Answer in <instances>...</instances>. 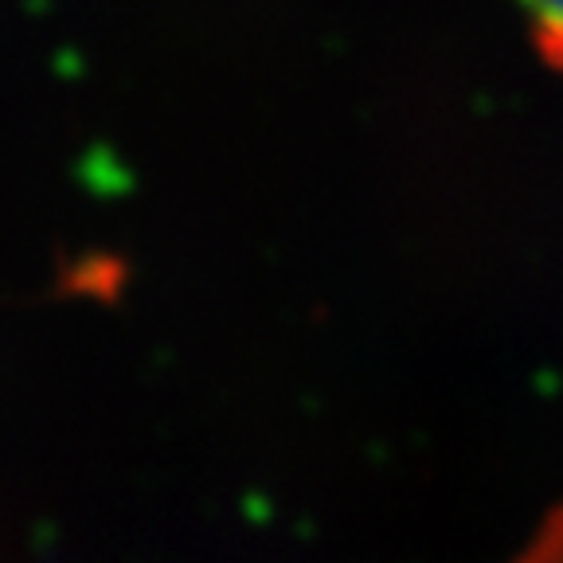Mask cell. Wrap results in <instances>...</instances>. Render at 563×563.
I'll return each instance as SVG.
<instances>
[{"label":"cell","instance_id":"cell-1","mask_svg":"<svg viewBox=\"0 0 563 563\" xmlns=\"http://www.w3.org/2000/svg\"><path fill=\"white\" fill-rule=\"evenodd\" d=\"M517 9L528 16L537 52L563 70V0H517Z\"/></svg>","mask_w":563,"mask_h":563}]
</instances>
